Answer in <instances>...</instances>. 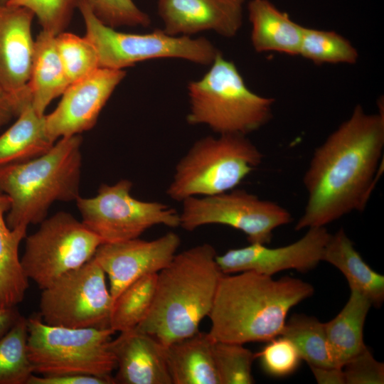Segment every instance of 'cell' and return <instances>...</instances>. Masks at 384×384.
Here are the masks:
<instances>
[{"label":"cell","mask_w":384,"mask_h":384,"mask_svg":"<svg viewBox=\"0 0 384 384\" xmlns=\"http://www.w3.org/2000/svg\"><path fill=\"white\" fill-rule=\"evenodd\" d=\"M384 114L361 105L317 147L304 174L308 198L295 230L325 227L366 207L380 174Z\"/></svg>","instance_id":"cell-1"},{"label":"cell","mask_w":384,"mask_h":384,"mask_svg":"<svg viewBox=\"0 0 384 384\" xmlns=\"http://www.w3.org/2000/svg\"><path fill=\"white\" fill-rule=\"evenodd\" d=\"M314 292L311 284L289 276L223 274L208 316V334L213 341L267 342L281 335L290 309Z\"/></svg>","instance_id":"cell-2"},{"label":"cell","mask_w":384,"mask_h":384,"mask_svg":"<svg viewBox=\"0 0 384 384\" xmlns=\"http://www.w3.org/2000/svg\"><path fill=\"white\" fill-rule=\"evenodd\" d=\"M216 256L209 243L176 253L157 273L151 306L137 328L164 346L197 333L208 316L223 274Z\"/></svg>","instance_id":"cell-3"},{"label":"cell","mask_w":384,"mask_h":384,"mask_svg":"<svg viewBox=\"0 0 384 384\" xmlns=\"http://www.w3.org/2000/svg\"><path fill=\"white\" fill-rule=\"evenodd\" d=\"M82 143L80 134L62 137L38 157L0 166V193L11 200L6 217L10 229L26 231L46 218L54 202L77 200Z\"/></svg>","instance_id":"cell-4"},{"label":"cell","mask_w":384,"mask_h":384,"mask_svg":"<svg viewBox=\"0 0 384 384\" xmlns=\"http://www.w3.org/2000/svg\"><path fill=\"white\" fill-rule=\"evenodd\" d=\"M210 65L188 85V124L206 125L218 134L247 136L271 119L274 100L251 91L233 62L219 53Z\"/></svg>","instance_id":"cell-5"},{"label":"cell","mask_w":384,"mask_h":384,"mask_svg":"<svg viewBox=\"0 0 384 384\" xmlns=\"http://www.w3.org/2000/svg\"><path fill=\"white\" fill-rule=\"evenodd\" d=\"M262 159V152L246 135L203 137L177 163L166 194L182 202L189 197L229 191L255 170Z\"/></svg>","instance_id":"cell-6"},{"label":"cell","mask_w":384,"mask_h":384,"mask_svg":"<svg viewBox=\"0 0 384 384\" xmlns=\"http://www.w3.org/2000/svg\"><path fill=\"white\" fill-rule=\"evenodd\" d=\"M28 354L33 372L48 375H111L116 362L110 348V328L73 329L27 319Z\"/></svg>","instance_id":"cell-7"},{"label":"cell","mask_w":384,"mask_h":384,"mask_svg":"<svg viewBox=\"0 0 384 384\" xmlns=\"http://www.w3.org/2000/svg\"><path fill=\"white\" fill-rule=\"evenodd\" d=\"M85 25V37L95 47L100 68L124 70L156 58H179L210 65L220 51L206 38L172 36L156 29L147 33L117 31L100 21L82 3H77Z\"/></svg>","instance_id":"cell-8"},{"label":"cell","mask_w":384,"mask_h":384,"mask_svg":"<svg viewBox=\"0 0 384 384\" xmlns=\"http://www.w3.org/2000/svg\"><path fill=\"white\" fill-rule=\"evenodd\" d=\"M132 183L122 179L113 185L102 184L96 196L75 201L82 222L103 242L139 238L151 227H180L179 213L158 201L138 200L131 194Z\"/></svg>","instance_id":"cell-9"},{"label":"cell","mask_w":384,"mask_h":384,"mask_svg":"<svg viewBox=\"0 0 384 384\" xmlns=\"http://www.w3.org/2000/svg\"><path fill=\"white\" fill-rule=\"evenodd\" d=\"M26 237L21 263L28 279L43 289L91 260L102 240L70 213L60 211Z\"/></svg>","instance_id":"cell-10"},{"label":"cell","mask_w":384,"mask_h":384,"mask_svg":"<svg viewBox=\"0 0 384 384\" xmlns=\"http://www.w3.org/2000/svg\"><path fill=\"white\" fill-rule=\"evenodd\" d=\"M112 304L105 273L92 257L42 289L41 319L55 326L110 328Z\"/></svg>","instance_id":"cell-11"},{"label":"cell","mask_w":384,"mask_h":384,"mask_svg":"<svg viewBox=\"0 0 384 384\" xmlns=\"http://www.w3.org/2000/svg\"><path fill=\"white\" fill-rule=\"evenodd\" d=\"M182 203L180 227L184 230L193 231L206 225H224L242 231L250 243L269 244L274 230L292 220L290 213L282 206L243 189L189 197Z\"/></svg>","instance_id":"cell-12"},{"label":"cell","mask_w":384,"mask_h":384,"mask_svg":"<svg viewBox=\"0 0 384 384\" xmlns=\"http://www.w3.org/2000/svg\"><path fill=\"white\" fill-rule=\"evenodd\" d=\"M307 229L303 237L285 246L272 248L250 243L243 247L228 250L221 255H217V264L225 274L251 271L272 276L287 270L308 272L323 261L331 234L325 227Z\"/></svg>","instance_id":"cell-13"},{"label":"cell","mask_w":384,"mask_h":384,"mask_svg":"<svg viewBox=\"0 0 384 384\" xmlns=\"http://www.w3.org/2000/svg\"><path fill=\"white\" fill-rule=\"evenodd\" d=\"M181 245L174 232L152 240L139 238L105 242L93 258L107 275L113 300L130 284L147 274H157L172 260Z\"/></svg>","instance_id":"cell-14"},{"label":"cell","mask_w":384,"mask_h":384,"mask_svg":"<svg viewBox=\"0 0 384 384\" xmlns=\"http://www.w3.org/2000/svg\"><path fill=\"white\" fill-rule=\"evenodd\" d=\"M125 75L124 70L99 68L70 84L55 109L46 115L50 137L55 142L91 129Z\"/></svg>","instance_id":"cell-15"},{"label":"cell","mask_w":384,"mask_h":384,"mask_svg":"<svg viewBox=\"0 0 384 384\" xmlns=\"http://www.w3.org/2000/svg\"><path fill=\"white\" fill-rule=\"evenodd\" d=\"M33 18L26 8L0 3V85L11 93L31 98Z\"/></svg>","instance_id":"cell-16"},{"label":"cell","mask_w":384,"mask_h":384,"mask_svg":"<svg viewBox=\"0 0 384 384\" xmlns=\"http://www.w3.org/2000/svg\"><path fill=\"white\" fill-rule=\"evenodd\" d=\"M166 33L188 36L206 31L231 38L242 22V5L232 0H158Z\"/></svg>","instance_id":"cell-17"},{"label":"cell","mask_w":384,"mask_h":384,"mask_svg":"<svg viewBox=\"0 0 384 384\" xmlns=\"http://www.w3.org/2000/svg\"><path fill=\"white\" fill-rule=\"evenodd\" d=\"M110 348L116 362L114 376L120 384H172L164 346L137 327L119 333Z\"/></svg>","instance_id":"cell-18"},{"label":"cell","mask_w":384,"mask_h":384,"mask_svg":"<svg viewBox=\"0 0 384 384\" xmlns=\"http://www.w3.org/2000/svg\"><path fill=\"white\" fill-rule=\"evenodd\" d=\"M208 332L195 334L164 346L172 384H220Z\"/></svg>","instance_id":"cell-19"},{"label":"cell","mask_w":384,"mask_h":384,"mask_svg":"<svg viewBox=\"0 0 384 384\" xmlns=\"http://www.w3.org/2000/svg\"><path fill=\"white\" fill-rule=\"evenodd\" d=\"M247 11L252 24L251 42L255 51L299 54L304 26L292 21L269 0H251Z\"/></svg>","instance_id":"cell-20"},{"label":"cell","mask_w":384,"mask_h":384,"mask_svg":"<svg viewBox=\"0 0 384 384\" xmlns=\"http://www.w3.org/2000/svg\"><path fill=\"white\" fill-rule=\"evenodd\" d=\"M372 306L368 297L351 289L350 297L341 311L325 323L328 347L335 367L342 368L366 347L363 327Z\"/></svg>","instance_id":"cell-21"},{"label":"cell","mask_w":384,"mask_h":384,"mask_svg":"<svg viewBox=\"0 0 384 384\" xmlns=\"http://www.w3.org/2000/svg\"><path fill=\"white\" fill-rule=\"evenodd\" d=\"M70 82L55 43V35L41 31L35 40V49L28 87L31 104L41 115L53 100L62 95Z\"/></svg>","instance_id":"cell-22"},{"label":"cell","mask_w":384,"mask_h":384,"mask_svg":"<svg viewBox=\"0 0 384 384\" xmlns=\"http://www.w3.org/2000/svg\"><path fill=\"white\" fill-rule=\"evenodd\" d=\"M323 261L341 272L351 289L368 297L373 306H381L384 301V276L366 264L343 228L331 235Z\"/></svg>","instance_id":"cell-23"},{"label":"cell","mask_w":384,"mask_h":384,"mask_svg":"<svg viewBox=\"0 0 384 384\" xmlns=\"http://www.w3.org/2000/svg\"><path fill=\"white\" fill-rule=\"evenodd\" d=\"M17 117L0 136V166L38 157L55 143L48 134L46 115L39 114L31 102L23 107Z\"/></svg>","instance_id":"cell-24"},{"label":"cell","mask_w":384,"mask_h":384,"mask_svg":"<svg viewBox=\"0 0 384 384\" xmlns=\"http://www.w3.org/2000/svg\"><path fill=\"white\" fill-rule=\"evenodd\" d=\"M11 208L9 197L0 193V307L16 306L21 303L28 287V279L25 274L18 247L26 237V231L11 230L7 225L4 213Z\"/></svg>","instance_id":"cell-25"},{"label":"cell","mask_w":384,"mask_h":384,"mask_svg":"<svg viewBox=\"0 0 384 384\" xmlns=\"http://www.w3.org/2000/svg\"><path fill=\"white\" fill-rule=\"evenodd\" d=\"M293 343L300 357L309 366L331 368L325 323L314 316L294 314L286 321L280 335Z\"/></svg>","instance_id":"cell-26"},{"label":"cell","mask_w":384,"mask_h":384,"mask_svg":"<svg viewBox=\"0 0 384 384\" xmlns=\"http://www.w3.org/2000/svg\"><path fill=\"white\" fill-rule=\"evenodd\" d=\"M157 274L137 279L113 300L110 328L114 332L136 328L147 314L154 296Z\"/></svg>","instance_id":"cell-27"},{"label":"cell","mask_w":384,"mask_h":384,"mask_svg":"<svg viewBox=\"0 0 384 384\" xmlns=\"http://www.w3.org/2000/svg\"><path fill=\"white\" fill-rule=\"evenodd\" d=\"M28 321L22 316L0 338V384H27L33 374L28 354Z\"/></svg>","instance_id":"cell-28"},{"label":"cell","mask_w":384,"mask_h":384,"mask_svg":"<svg viewBox=\"0 0 384 384\" xmlns=\"http://www.w3.org/2000/svg\"><path fill=\"white\" fill-rule=\"evenodd\" d=\"M315 64H354L357 50L346 38L334 31L304 27L299 54Z\"/></svg>","instance_id":"cell-29"},{"label":"cell","mask_w":384,"mask_h":384,"mask_svg":"<svg viewBox=\"0 0 384 384\" xmlns=\"http://www.w3.org/2000/svg\"><path fill=\"white\" fill-rule=\"evenodd\" d=\"M55 43L70 84L100 68L97 51L85 36L63 31L55 36Z\"/></svg>","instance_id":"cell-30"},{"label":"cell","mask_w":384,"mask_h":384,"mask_svg":"<svg viewBox=\"0 0 384 384\" xmlns=\"http://www.w3.org/2000/svg\"><path fill=\"white\" fill-rule=\"evenodd\" d=\"M213 352L220 384L254 383L252 366L257 354L244 344L214 341Z\"/></svg>","instance_id":"cell-31"},{"label":"cell","mask_w":384,"mask_h":384,"mask_svg":"<svg viewBox=\"0 0 384 384\" xmlns=\"http://www.w3.org/2000/svg\"><path fill=\"white\" fill-rule=\"evenodd\" d=\"M75 6L82 3L103 24L113 28L120 26L147 27L149 15L142 11L133 0H71Z\"/></svg>","instance_id":"cell-32"},{"label":"cell","mask_w":384,"mask_h":384,"mask_svg":"<svg viewBox=\"0 0 384 384\" xmlns=\"http://www.w3.org/2000/svg\"><path fill=\"white\" fill-rule=\"evenodd\" d=\"M6 4L29 9L42 30L55 36L64 31L75 7L71 0H9Z\"/></svg>","instance_id":"cell-33"},{"label":"cell","mask_w":384,"mask_h":384,"mask_svg":"<svg viewBox=\"0 0 384 384\" xmlns=\"http://www.w3.org/2000/svg\"><path fill=\"white\" fill-rule=\"evenodd\" d=\"M256 354L264 371L276 378L294 373L302 360L293 343L281 336L267 341L261 351Z\"/></svg>","instance_id":"cell-34"},{"label":"cell","mask_w":384,"mask_h":384,"mask_svg":"<svg viewBox=\"0 0 384 384\" xmlns=\"http://www.w3.org/2000/svg\"><path fill=\"white\" fill-rule=\"evenodd\" d=\"M345 384L384 383V364L366 347L342 367Z\"/></svg>","instance_id":"cell-35"},{"label":"cell","mask_w":384,"mask_h":384,"mask_svg":"<svg viewBox=\"0 0 384 384\" xmlns=\"http://www.w3.org/2000/svg\"><path fill=\"white\" fill-rule=\"evenodd\" d=\"M27 384H116V382L112 375L68 373L36 376L33 374Z\"/></svg>","instance_id":"cell-36"},{"label":"cell","mask_w":384,"mask_h":384,"mask_svg":"<svg viewBox=\"0 0 384 384\" xmlns=\"http://www.w3.org/2000/svg\"><path fill=\"white\" fill-rule=\"evenodd\" d=\"M31 100L8 92L0 85V127L17 117Z\"/></svg>","instance_id":"cell-37"},{"label":"cell","mask_w":384,"mask_h":384,"mask_svg":"<svg viewBox=\"0 0 384 384\" xmlns=\"http://www.w3.org/2000/svg\"><path fill=\"white\" fill-rule=\"evenodd\" d=\"M319 384H345L342 368H321L309 366Z\"/></svg>","instance_id":"cell-38"},{"label":"cell","mask_w":384,"mask_h":384,"mask_svg":"<svg viewBox=\"0 0 384 384\" xmlns=\"http://www.w3.org/2000/svg\"><path fill=\"white\" fill-rule=\"evenodd\" d=\"M21 316L16 306L0 307V338L9 331Z\"/></svg>","instance_id":"cell-39"},{"label":"cell","mask_w":384,"mask_h":384,"mask_svg":"<svg viewBox=\"0 0 384 384\" xmlns=\"http://www.w3.org/2000/svg\"><path fill=\"white\" fill-rule=\"evenodd\" d=\"M233 1H235V3L238 4H240L242 5V3L245 1V0H232Z\"/></svg>","instance_id":"cell-40"},{"label":"cell","mask_w":384,"mask_h":384,"mask_svg":"<svg viewBox=\"0 0 384 384\" xmlns=\"http://www.w3.org/2000/svg\"><path fill=\"white\" fill-rule=\"evenodd\" d=\"M9 0H0L1 4H6Z\"/></svg>","instance_id":"cell-41"}]
</instances>
